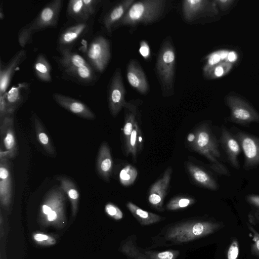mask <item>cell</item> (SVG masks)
<instances>
[{
  "label": "cell",
  "instance_id": "1",
  "mask_svg": "<svg viewBox=\"0 0 259 259\" xmlns=\"http://www.w3.org/2000/svg\"><path fill=\"white\" fill-rule=\"evenodd\" d=\"M189 145L195 151L205 156L210 163V167L217 173L230 176L227 167L221 163V153L218 142L208 124H200L187 137Z\"/></svg>",
  "mask_w": 259,
  "mask_h": 259
},
{
  "label": "cell",
  "instance_id": "2",
  "mask_svg": "<svg viewBox=\"0 0 259 259\" xmlns=\"http://www.w3.org/2000/svg\"><path fill=\"white\" fill-rule=\"evenodd\" d=\"M222 228L216 222L203 220H190L177 223L163 231V239L171 244L190 242L213 233Z\"/></svg>",
  "mask_w": 259,
  "mask_h": 259
},
{
  "label": "cell",
  "instance_id": "3",
  "mask_svg": "<svg viewBox=\"0 0 259 259\" xmlns=\"http://www.w3.org/2000/svg\"><path fill=\"white\" fill-rule=\"evenodd\" d=\"M67 197L60 186L52 188L47 193L38 212V222L41 226L62 229L66 226Z\"/></svg>",
  "mask_w": 259,
  "mask_h": 259
},
{
  "label": "cell",
  "instance_id": "4",
  "mask_svg": "<svg viewBox=\"0 0 259 259\" xmlns=\"http://www.w3.org/2000/svg\"><path fill=\"white\" fill-rule=\"evenodd\" d=\"M166 3L165 0L136 1L116 24L115 28L121 25L135 26L140 24L152 23L163 15Z\"/></svg>",
  "mask_w": 259,
  "mask_h": 259
},
{
  "label": "cell",
  "instance_id": "5",
  "mask_svg": "<svg viewBox=\"0 0 259 259\" xmlns=\"http://www.w3.org/2000/svg\"><path fill=\"white\" fill-rule=\"evenodd\" d=\"M175 65L174 47L170 40H166L161 47L156 63V73L164 96L174 93Z\"/></svg>",
  "mask_w": 259,
  "mask_h": 259
},
{
  "label": "cell",
  "instance_id": "6",
  "mask_svg": "<svg viewBox=\"0 0 259 259\" xmlns=\"http://www.w3.org/2000/svg\"><path fill=\"white\" fill-rule=\"evenodd\" d=\"M83 48L85 59L88 63L95 71L103 72L108 64L111 57L109 40L102 35H98Z\"/></svg>",
  "mask_w": 259,
  "mask_h": 259
},
{
  "label": "cell",
  "instance_id": "7",
  "mask_svg": "<svg viewBox=\"0 0 259 259\" xmlns=\"http://www.w3.org/2000/svg\"><path fill=\"white\" fill-rule=\"evenodd\" d=\"M133 236L123 241L120 250L128 259H176L180 254L179 250L163 251L146 250L138 247Z\"/></svg>",
  "mask_w": 259,
  "mask_h": 259
},
{
  "label": "cell",
  "instance_id": "8",
  "mask_svg": "<svg viewBox=\"0 0 259 259\" xmlns=\"http://www.w3.org/2000/svg\"><path fill=\"white\" fill-rule=\"evenodd\" d=\"M233 136L238 141L244 155L243 167L245 170L259 165V138L237 128Z\"/></svg>",
  "mask_w": 259,
  "mask_h": 259
},
{
  "label": "cell",
  "instance_id": "9",
  "mask_svg": "<svg viewBox=\"0 0 259 259\" xmlns=\"http://www.w3.org/2000/svg\"><path fill=\"white\" fill-rule=\"evenodd\" d=\"M125 94L121 70L120 68H117L111 78L107 92L108 106L113 116H116L126 105Z\"/></svg>",
  "mask_w": 259,
  "mask_h": 259
},
{
  "label": "cell",
  "instance_id": "10",
  "mask_svg": "<svg viewBox=\"0 0 259 259\" xmlns=\"http://www.w3.org/2000/svg\"><path fill=\"white\" fill-rule=\"evenodd\" d=\"M63 5V0H53L47 4L31 21L34 32L55 27L58 24Z\"/></svg>",
  "mask_w": 259,
  "mask_h": 259
},
{
  "label": "cell",
  "instance_id": "11",
  "mask_svg": "<svg viewBox=\"0 0 259 259\" xmlns=\"http://www.w3.org/2000/svg\"><path fill=\"white\" fill-rule=\"evenodd\" d=\"M93 19L85 22L74 23L63 29L58 38L59 50H70L81 38L88 34L92 28Z\"/></svg>",
  "mask_w": 259,
  "mask_h": 259
},
{
  "label": "cell",
  "instance_id": "12",
  "mask_svg": "<svg viewBox=\"0 0 259 259\" xmlns=\"http://www.w3.org/2000/svg\"><path fill=\"white\" fill-rule=\"evenodd\" d=\"M172 168L168 167L162 177L150 187L148 193V202L158 211H163V204L169 187Z\"/></svg>",
  "mask_w": 259,
  "mask_h": 259
},
{
  "label": "cell",
  "instance_id": "13",
  "mask_svg": "<svg viewBox=\"0 0 259 259\" xmlns=\"http://www.w3.org/2000/svg\"><path fill=\"white\" fill-rule=\"evenodd\" d=\"M229 106L231 110L230 121L245 126L253 122L259 123V114L242 101L231 100Z\"/></svg>",
  "mask_w": 259,
  "mask_h": 259
},
{
  "label": "cell",
  "instance_id": "14",
  "mask_svg": "<svg viewBox=\"0 0 259 259\" xmlns=\"http://www.w3.org/2000/svg\"><path fill=\"white\" fill-rule=\"evenodd\" d=\"M9 158L0 159V204L2 209L8 212L12 201V182L9 164Z\"/></svg>",
  "mask_w": 259,
  "mask_h": 259
},
{
  "label": "cell",
  "instance_id": "15",
  "mask_svg": "<svg viewBox=\"0 0 259 259\" xmlns=\"http://www.w3.org/2000/svg\"><path fill=\"white\" fill-rule=\"evenodd\" d=\"M27 58V52L22 49L15 53L6 64L0 63V96L6 92L13 75L19 65Z\"/></svg>",
  "mask_w": 259,
  "mask_h": 259
},
{
  "label": "cell",
  "instance_id": "16",
  "mask_svg": "<svg viewBox=\"0 0 259 259\" xmlns=\"http://www.w3.org/2000/svg\"><path fill=\"white\" fill-rule=\"evenodd\" d=\"M52 97L59 106L80 117L89 120L95 118L94 112L80 101L60 93H54Z\"/></svg>",
  "mask_w": 259,
  "mask_h": 259
},
{
  "label": "cell",
  "instance_id": "17",
  "mask_svg": "<svg viewBox=\"0 0 259 259\" xmlns=\"http://www.w3.org/2000/svg\"><path fill=\"white\" fill-rule=\"evenodd\" d=\"M135 0H124L116 3L106 11L100 20L107 33L111 35L116 24L123 17Z\"/></svg>",
  "mask_w": 259,
  "mask_h": 259
},
{
  "label": "cell",
  "instance_id": "18",
  "mask_svg": "<svg viewBox=\"0 0 259 259\" xmlns=\"http://www.w3.org/2000/svg\"><path fill=\"white\" fill-rule=\"evenodd\" d=\"M30 93V84L27 82L19 83L5 93L9 114H14L16 110L27 100Z\"/></svg>",
  "mask_w": 259,
  "mask_h": 259
},
{
  "label": "cell",
  "instance_id": "19",
  "mask_svg": "<svg viewBox=\"0 0 259 259\" xmlns=\"http://www.w3.org/2000/svg\"><path fill=\"white\" fill-rule=\"evenodd\" d=\"M220 142L230 164L239 169L240 163L238 157L241 148L237 140L225 126H222L221 128Z\"/></svg>",
  "mask_w": 259,
  "mask_h": 259
},
{
  "label": "cell",
  "instance_id": "20",
  "mask_svg": "<svg viewBox=\"0 0 259 259\" xmlns=\"http://www.w3.org/2000/svg\"><path fill=\"white\" fill-rule=\"evenodd\" d=\"M63 74L67 79L81 85H93L98 80L95 70L90 64L64 70Z\"/></svg>",
  "mask_w": 259,
  "mask_h": 259
},
{
  "label": "cell",
  "instance_id": "21",
  "mask_svg": "<svg viewBox=\"0 0 259 259\" xmlns=\"http://www.w3.org/2000/svg\"><path fill=\"white\" fill-rule=\"evenodd\" d=\"M126 77L130 84L139 93L145 95L149 87L145 74L137 60H131L126 68Z\"/></svg>",
  "mask_w": 259,
  "mask_h": 259
},
{
  "label": "cell",
  "instance_id": "22",
  "mask_svg": "<svg viewBox=\"0 0 259 259\" xmlns=\"http://www.w3.org/2000/svg\"><path fill=\"white\" fill-rule=\"evenodd\" d=\"M14 115H8L0 122V134L4 150L9 152L10 158L17 154V148L14 130Z\"/></svg>",
  "mask_w": 259,
  "mask_h": 259
},
{
  "label": "cell",
  "instance_id": "23",
  "mask_svg": "<svg viewBox=\"0 0 259 259\" xmlns=\"http://www.w3.org/2000/svg\"><path fill=\"white\" fill-rule=\"evenodd\" d=\"M213 9V5L207 1L186 0L182 2L183 17L188 22L193 21L205 13L212 12Z\"/></svg>",
  "mask_w": 259,
  "mask_h": 259
},
{
  "label": "cell",
  "instance_id": "24",
  "mask_svg": "<svg viewBox=\"0 0 259 259\" xmlns=\"http://www.w3.org/2000/svg\"><path fill=\"white\" fill-rule=\"evenodd\" d=\"M186 167L190 176L197 184L211 190L219 189L216 180L210 173L191 162H187Z\"/></svg>",
  "mask_w": 259,
  "mask_h": 259
},
{
  "label": "cell",
  "instance_id": "25",
  "mask_svg": "<svg viewBox=\"0 0 259 259\" xmlns=\"http://www.w3.org/2000/svg\"><path fill=\"white\" fill-rule=\"evenodd\" d=\"M113 162L110 149L106 142L101 145L97 159V169L99 175L106 181L109 180Z\"/></svg>",
  "mask_w": 259,
  "mask_h": 259
},
{
  "label": "cell",
  "instance_id": "26",
  "mask_svg": "<svg viewBox=\"0 0 259 259\" xmlns=\"http://www.w3.org/2000/svg\"><path fill=\"white\" fill-rule=\"evenodd\" d=\"M59 52L60 57L57 58L56 61L62 71L89 64L85 58L70 50H61Z\"/></svg>",
  "mask_w": 259,
  "mask_h": 259
},
{
  "label": "cell",
  "instance_id": "27",
  "mask_svg": "<svg viewBox=\"0 0 259 259\" xmlns=\"http://www.w3.org/2000/svg\"><path fill=\"white\" fill-rule=\"evenodd\" d=\"M60 182V187L68 197L71 204V216L74 217L78 211L79 198V192L74 183L69 178L60 176L57 178Z\"/></svg>",
  "mask_w": 259,
  "mask_h": 259
},
{
  "label": "cell",
  "instance_id": "28",
  "mask_svg": "<svg viewBox=\"0 0 259 259\" xmlns=\"http://www.w3.org/2000/svg\"><path fill=\"white\" fill-rule=\"evenodd\" d=\"M125 111L124 124L123 134L124 142L125 151L126 155H128L131 136L136 121L137 108L134 104L127 102L124 107Z\"/></svg>",
  "mask_w": 259,
  "mask_h": 259
},
{
  "label": "cell",
  "instance_id": "29",
  "mask_svg": "<svg viewBox=\"0 0 259 259\" xmlns=\"http://www.w3.org/2000/svg\"><path fill=\"white\" fill-rule=\"evenodd\" d=\"M126 206L134 218L142 225L155 224L164 219L156 213L142 209L131 202H127Z\"/></svg>",
  "mask_w": 259,
  "mask_h": 259
},
{
  "label": "cell",
  "instance_id": "30",
  "mask_svg": "<svg viewBox=\"0 0 259 259\" xmlns=\"http://www.w3.org/2000/svg\"><path fill=\"white\" fill-rule=\"evenodd\" d=\"M33 69L35 76L39 80L44 82L52 81V67L43 54L40 53L36 56L33 64Z\"/></svg>",
  "mask_w": 259,
  "mask_h": 259
},
{
  "label": "cell",
  "instance_id": "31",
  "mask_svg": "<svg viewBox=\"0 0 259 259\" xmlns=\"http://www.w3.org/2000/svg\"><path fill=\"white\" fill-rule=\"evenodd\" d=\"M32 117L37 141L47 153L53 155L55 153V150L41 122L35 114H33Z\"/></svg>",
  "mask_w": 259,
  "mask_h": 259
},
{
  "label": "cell",
  "instance_id": "32",
  "mask_svg": "<svg viewBox=\"0 0 259 259\" xmlns=\"http://www.w3.org/2000/svg\"><path fill=\"white\" fill-rule=\"evenodd\" d=\"M66 14L68 17L75 23L85 22L91 18L87 14L83 0H70L68 2Z\"/></svg>",
  "mask_w": 259,
  "mask_h": 259
},
{
  "label": "cell",
  "instance_id": "33",
  "mask_svg": "<svg viewBox=\"0 0 259 259\" xmlns=\"http://www.w3.org/2000/svg\"><path fill=\"white\" fill-rule=\"evenodd\" d=\"M142 147V138L141 129L137 120L135 123L131 136L128 155L131 154L134 160L137 159V153Z\"/></svg>",
  "mask_w": 259,
  "mask_h": 259
},
{
  "label": "cell",
  "instance_id": "34",
  "mask_svg": "<svg viewBox=\"0 0 259 259\" xmlns=\"http://www.w3.org/2000/svg\"><path fill=\"white\" fill-rule=\"evenodd\" d=\"M195 201V199L190 196H177L170 200L166 205V208L170 211L178 210L193 205Z\"/></svg>",
  "mask_w": 259,
  "mask_h": 259
},
{
  "label": "cell",
  "instance_id": "35",
  "mask_svg": "<svg viewBox=\"0 0 259 259\" xmlns=\"http://www.w3.org/2000/svg\"><path fill=\"white\" fill-rule=\"evenodd\" d=\"M138 175L136 168L131 165H126L120 171L119 181L125 186L132 185L136 180Z\"/></svg>",
  "mask_w": 259,
  "mask_h": 259
},
{
  "label": "cell",
  "instance_id": "36",
  "mask_svg": "<svg viewBox=\"0 0 259 259\" xmlns=\"http://www.w3.org/2000/svg\"><path fill=\"white\" fill-rule=\"evenodd\" d=\"M34 33L31 21L20 29L17 38L18 43L22 48H24L32 42V35Z\"/></svg>",
  "mask_w": 259,
  "mask_h": 259
},
{
  "label": "cell",
  "instance_id": "37",
  "mask_svg": "<svg viewBox=\"0 0 259 259\" xmlns=\"http://www.w3.org/2000/svg\"><path fill=\"white\" fill-rule=\"evenodd\" d=\"M32 239L35 243L41 246H51L57 243L56 236L40 231L33 232Z\"/></svg>",
  "mask_w": 259,
  "mask_h": 259
},
{
  "label": "cell",
  "instance_id": "38",
  "mask_svg": "<svg viewBox=\"0 0 259 259\" xmlns=\"http://www.w3.org/2000/svg\"><path fill=\"white\" fill-rule=\"evenodd\" d=\"M102 2L101 0H83L85 10L91 18L95 15Z\"/></svg>",
  "mask_w": 259,
  "mask_h": 259
},
{
  "label": "cell",
  "instance_id": "39",
  "mask_svg": "<svg viewBox=\"0 0 259 259\" xmlns=\"http://www.w3.org/2000/svg\"><path fill=\"white\" fill-rule=\"evenodd\" d=\"M249 230L251 233L253 243L251 246L252 254L259 258V233L249 223H247Z\"/></svg>",
  "mask_w": 259,
  "mask_h": 259
},
{
  "label": "cell",
  "instance_id": "40",
  "mask_svg": "<svg viewBox=\"0 0 259 259\" xmlns=\"http://www.w3.org/2000/svg\"><path fill=\"white\" fill-rule=\"evenodd\" d=\"M105 211L108 215L115 220H120L123 217V214L120 209L112 203H108L106 204Z\"/></svg>",
  "mask_w": 259,
  "mask_h": 259
},
{
  "label": "cell",
  "instance_id": "41",
  "mask_svg": "<svg viewBox=\"0 0 259 259\" xmlns=\"http://www.w3.org/2000/svg\"><path fill=\"white\" fill-rule=\"evenodd\" d=\"M239 254V246L236 238H233L227 252V259H237Z\"/></svg>",
  "mask_w": 259,
  "mask_h": 259
},
{
  "label": "cell",
  "instance_id": "42",
  "mask_svg": "<svg viewBox=\"0 0 259 259\" xmlns=\"http://www.w3.org/2000/svg\"><path fill=\"white\" fill-rule=\"evenodd\" d=\"M8 113L5 93L0 96V122L2 121Z\"/></svg>",
  "mask_w": 259,
  "mask_h": 259
},
{
  "label": "cell",
  "instance_id": "43",
  "mask_svg": "<svg viewBox=\"0 0 259 259\" xmlns=\"http://www.w3.org/2000/svg\"><path fill=\"white\" fill-rule=\"evenodd\" d=\"M139 53L145 59H148L150 56V50L147 42L145 40L140 42Z\"/></svg>",
  "mask_w": 259,
  "mask_h": 259
},
{
  "label": "cell",
  "instance_id": "44",
  "mask_svg": "<svg viewBox=\"0 0 259 259\" xmlns=\"http://www.w3.org/2000/svg\"><path fill=\"white\" fill-rule=\"evenodd\" d=\"M246 201L259 210V195L248 194L245 196Z\"/></svg>",
  "mask_w": 259,
  "mask_h": 259
},
{
  "label": "cell",
  "instance_id": "45",
  "mask_svg": "<svg viewBox=\"0 0 259 259\" xmlns=\"http://www.w3.org/2000/svg\"><path fill=\"white\" fill-rule=\"evenodd\" d=\"M249 221L251 224H259V210L255 212L253 214L248 215Z\"/></svg>",
  "mask_w": 259,
  "mask_h": 259
},
{
  "label": "cell",
  "instance_id": "46",
  "mask_svg": "<svg viewBox=\"0 0 259 259\" xmlns=\"http://www.w3.org/2000/svg\"><path fill=\"white\" fill-rule=\"evenodd\" d=\"M4 219L2 211L0 213V238L2 239L5 235Z\"/></svg>",
  "mask_w": 259,
  "mask_h": 259
},
{
  "label": "cell",
  "instance_id": "47",
  "mask_svg": "<svg viewBox=\"0 0 259 259\" xmlns=\"http://www.w3.org/2000/svg\"><path fill=\"white\" fill-rule=\"evenodd\" d=\"M228 60L230 61H231V62L234 61V60H235V59L236 58V56L235 53L233 52L229 53L228 55Z\"/></svg>",
  "mask_w": 259,
  "mask_h": 259
},
{
  "label": "cell",
  "instance_id": "48",
  "mask_svg": "<svg viewBox=\"0 0 259 259\" xmlns=\"http://www.w3.org/2000/svg\"><path fill=\"white\" fill-rule=\"evenodd\" d=\"M220 55L222 59H225V57L228 55L227 52L225 51H219Z\"/></svg>",
  "mask_w": 259,
  "mask_h": 259
},
{
  "label": "cell",
  "instance_id": "49",
  "mask_svg": "<svg viewBox=\"0 0 259 259\" xmlns=\"http://www.w3.org/2000/svg\"><path fill=\"white\" fill-rule=\"evenodd\" d=\"M2 8H3L2 4H1V11H0V18L1 20H3L4 18V14L3 13Z\"/></svg>",
  "mask_w": 259,
  "mask_h": 259
}]
</instances>
